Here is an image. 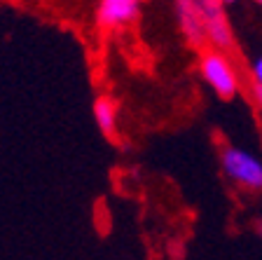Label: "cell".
<instances>
[{
  "label": "cell",
  "instance_id": "cell-2",
  "mask_svg": "<svg viewBox=\"0 0 262 260\" xmlns=\"http://www.w3.org/2000/svg\"><path fill=\"white\" fill-rule=\"evenodd\" d=\"M199 77L218 94L223 101H232L241 89V80L234 64L227 52L215 47H206L199 52V64H196Z\"/></svg>",
  "mask_w": 262,
  "mask_h": 260
},
{
  "label": "cell",
  "instance_id": "cell-6",
  "mask_svg": "<svg viewBox=\"0 0 262 260\" xmlns=\"http://www.w3.org/2000/svg\"><path fill=\"white\" fill-rule=\"evenodd\" d=\"M251 80H253V85L262 87V56H257L251 64Z\"/></svg>",
  "mask_w": 262,
  "mask_h": 260
},
{
  "label": "cell",
  "instance_id": "cell-8",
  "mask_svg": "<svg viewBox=\"0 0 262 260\" xmlns=\"http://www.w3.org/2000/svg\"><path fill=\"white\" fill-rule=\"evenodd\" d=\"M220 3H223V5H234L236 0H220Z\"/></svg>",
  "mask_w": 262,
  "mask_h": 260
},
{
  "label": "cell",
  "instance_id": "cell-9",
  "mask_svg": "<svg viewBox=\"0 0 262 260\" xmlns=\"http://www.w3.org/2000/svg\"><path fill=\"white\" fill-rule=\"evenodd\" d=\"M255 3H257V5H262V0H255Z\"/></svg>",
  "mask_w": 262,
  "mask_h": 260
},
{
  "label": "cell",
  "instance_id": "cell-1",
  "mask_svg": "<svg viewBox=\"0 0 262 260\" xmlns=\"http://www.w3.org/2000/svg\"><path fill=\"white\" fill-rule=\"evenodd\" d=\"M178 28L187 45L196 49H234V33L227 24L220 0H173Z\"/></svg>",
  "mask_w": 262,
  "mask_h": 260
},
{
  "label": "cell",
  "instance_id": "cell-5",
  "mask_svg": "<svg viewBox=\"0 0 262 260\" xmlns=\"http://www.w3.org/2000/svg\"><path fill=\"white\" fill-rule=\"evenodd\" d=\"M94 122L101 129V134L113 138L117 134V115H120V106L110 94H98L92 103Z\"/></svg>",
  "mask_w": 262,
  "mask_h": 260
},
{
  "label": "cell",
  "instance_id": "cell-3",
  "mask_svg": "<svg viewBox=\"0 0 262 260\" xmlns=\"http://www.w3.org/2000/svg\"><path fill=\"white\" fill-rule=\"evenodd\" d=\"M220 167L234 185L248 192H262V159L244 148L225 146L220 150Z\"/></svg>",
  "mask_w": 262,
  "mask_h": 260
},
{
  "label": "cell",
  "instance_id": "cell-4",
  "mask_svg": "<svg viewBox=\"0 0 262 260\" xmlns=\"http://www.w3.org/2000/svg\"><path fill=\"white\" fill-rule=\"evenodd\" d=\"M145 0H98L96 26L103 33H115L129 28L141 16Z\"/></svg>",
  "mask_w": 262,
  "mask_h": 260
},
{
  "label": "cell",
  "instance_id": "cell-10",
  "mask_svg": "<svg viewBox=\"0 0 262 260\" xmlns=\"http://www.w3.org/2000/svg\"><path fill=\"white\" fill-rule=\"evenodd\" d=\"M260 237H262V225H260Z\"/></svg>",
  "mask_w": 262,
  "mask_h": 260
},
{
  "label": "cell",
  "instance_id": "cell-7",
  "mask_svg": "<svg viewBox=\"0 0 262 260\" xmlns=\"http://www.w3.org/2000/svg\"><path fill=\"white\" fill-rule=\"evenodd\" d=\"M253 98H255V103H257V108H260V113H262V87L253 85Z\"/></svg>",
  "mask_w": 262,
  "mask_h": 260
}]
</instances>
